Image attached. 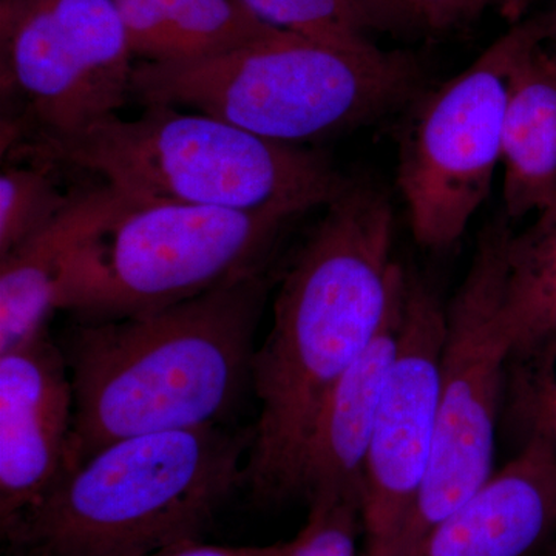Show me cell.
<instances>
[{"label":"cell","mask_w":556,"mask_h":556,"mask_svg":"<svg viewBox=\"0 0 556 556\" xmlns=\"http://www.w3.org/2000/svg\"><path fill=\"white\" fill-rule=\"evenodd\" d=\"M325 208L285 273L273 325L252 357L260 412L244 482L265 503L300 495L325 401L379 334L407 285L393 258V208L382 190L351 181Z\"/></svg>","instance_id":"obj_1"},{"label":"cell","mask_w":556,"mask_h":556,"mask_svg":"<svg viewBox=\"0 0 556 556\" xmlns=\"http://www.w3.org/2000/svg\"><path fill=\"white\" fill-rule=\"evenodd\" d=\"M266 270L137 316L78 321L64 348L68 471L123 439L218 426L251 387Z\"/></svg>","instance_id":"obj_2"},{"label":"cell","mask_w":556,"mask_h":556,"mask_svg":"<svg viewBox=\"0 0 556 556\" xmlns=\"http://www.w3.org/2000/svg\"><path fill=\"white\" fill-rule=\"evenodd\" d=\"M252 431L207 426L113 442L2 532L10 556H146L200 540L244 482Z\"/></svg>","instance_id":"obj_3"},{"label":"cell","mask_w":556,"mask_h":556,"mask_svg":"<svg viewBox=\"0 0 556 556\" xmlns=\"http://www.w3.org/2000/svg\"><path fill=\"white\" fill-rule=\"evenodd\" d=\"M9 156L91 172L139 203L303 215L350 186L331 161L233 124L172 105H146L135 119L109 116L64 137L36 138Z\"/></svg>","instance_id":"obj_4"},{"label":"cell","mask_w":556,"mask_h":556,"mask_svg":"<svg viewBox=\"0 0 556 556\" xmlns=\"http://www.w3.org/2000/svg\"><path fill=\"white\" fill-rule=\"evenodd\" d=\"M415 56L353 51L274 31L190 64L135 65L131 97L206 113L270 141L302 146L368 126L422 93Z\"/></svg>","instance_id":"obj_5"},{"label":"cell","mask_w":556,"mask_h":556,"mask_svg":"<svg viewBox=\"0 0 556 556\" xmlns=\"http://www.w3.org/2000/svg\"><path fill=\"white\" fill-rule=\"evenodd\" d=\"M298 217L289 208L244 212L119 195L70 252L54 308L101 321L199 298L266 270L281 232Z\"/></svg>","instance_id":"obj_6"},{"label":"cell","mask_w":556,"mask_h":556,"mask_svg":"<svg viewBox=\"0 0 556 556\" xmlns=\"http://www.w3.org/2000/svg\"><path fill=\"white\" fill-rule=\"evenodd\" d=\"M506 215L479 233L463 285L445 306L437 430L422 492L394 556H408L424 536L493 477L510 345L501 324Z\"/></svg>","instance_id":"obj_7"},{"label":"cell","mask_w":556,"mask_h":556,"mask_svg":"<svg viewBox=\"0 0 556 556\" xmlns=\"http://www.w3.org/2000/svg\"><path fill=\"white\" fill-rule=\"evenodd\" d=\"M134 58L113 0H0L2 156L118 115Z\"/></svg>","instance_id":"obj_8"},{"label":"cell","mask_w":556,"mask_h":556,"mask_svg":"<svg viewBox=\"0 0 556 556\" xmlns=\"http://www.w3.org/2000/svg\"><path fill=\"white\" fill-rule=\"evenodd\" d=\"M533 42H541L535 20L519 21L459 75L413 101L397 188L420 247H453L489 199L503 163L511 68Z\"/></svg>","instance_id":"obj_9"},{"label":"cell","mask_w":556,"mask_h":556,"mask_svg":"<svg viewBox=\"0 0 556 556\" xmlns=\"http://www.w3.org/2000/svg\"><path fill=\"white\" fill-rule=\"evenodd\" d=\"M445 306L408 276L396 358L388 375L364 473L362 556H394L417 503L437 430Z\"/></svg>","instance_id":"obj_10"},{"label":"cell","mask_w":556,"mask_h":556,"mask_svg":"<svg viewBox=\"0 0 556 556\" xmlns=\"http://www.w3.org/2000/svg\"><path fill=\"white\" fill-rule=\"evenodd\" d=\"M72 376L46 331L0 353V530L68 473Z\"/></svg>","instance_id":"obj_11"},{"label":"cell","mask_w":556,"mask_h":556,"mask_svg":"<svg viewBox=\"0 0 556 556\" xmlns=\"http://www.w3.org/2000/svg\"><path fill=\"white\" fill-rule=\"evenodd\" d=\"M556 533V452L532 439L408 556H532Z\"/></svg>","instance_id":"obj_12"},{"label":"cell","mask_w":556,"mask_h":556,"mask_svg":"<svg viewBox=\"0 0 556 556\" xmlns=\"http://www.w3.org/2000/svg\"><path fill=\"white\" fill-rule=\"evenodd\" d=\"M407 288V285H405ZM404 298L379 334L340 378L314 427L300 478V496L361 492L372 431L391 365L396 358Z\"/></svg>","instance_id":"obj_13"},{"label":"cell","mask_w":556,"mask_h":556,"mask_svg":"<svg viewBox=\"0 0 556 556\" xmlns=\"http://www.w3.org/2000/svg\"><path fill=\"white\" fill-rule=\"evenodd\" d=\"M501 166L508 222L556 211V53L544 43L511 68Z\"/></svg>","instance_id":"obj_14"},{"label":"cell","mask_w":556,"mask_h":556,"mask_svg":"<svg viewBox=\"0 0 556 556\" xmlns=\"http://www.w3.org/2000/svg\"><path fill=\"white\" fill-rule=\"evenodd\" d=\"M118 200L109 186L79 193L60 217L0 257V353L49 331L65 260Z\"/></svg>","instance_id":"obj_15"},{"label":"cell","mask_w":556,"mask_h":556,"mask_svg":"<svg viewBox=\"0 0 556 556\" xmlns=\"http://www.w3.org/2000/svg\"><path fill=\"white\" fill-rule=\"evenodd\" d=\"M134 56L190 64L222 56L276 31L239 0H113Z\"/></svg>","instance_id":"obj_16"},{"label":"cell","mask_w":556,"mask_h":556,"mask_svg":"<svg viewBox=\"0 0 556 556\" xmlns=\"http://www.w3.org/2000/svg\"><path fill=\"white\" fill-rule=\"evenodd\" d=\"M501 324L510 354L556 334V211L508 239Z\"/></svg>","instance_id":"obj_17"},{"label":"cell","mask_w":556,"mask_h":556,"mask_svg":"<svg viewBox=\"0 0 556 556\" xmlns=\"http://www.w3.org/2000/svg\"><path fill=\"white\" fill-rule=\"evenodd\" d=\"M503 420L519 444L540 439L556 452V334L508 357Z\"/></svg>","instance_id":"obj_18"},{"label":"cell","mask_w":556,"mask_h":556,"mask_svg":"<svg viewBox=\"0 0 556 556\" xmlns=\"http://www.w3.org/2000/svg\"><path fill=\"white\" fill-rule=\"evenodd\" d=\"M263 24L339 49H378L369 31L379 30L362 0H239Z\"/></svg>","instance_id":"obj_19"},{"label":"cell","mask_w":556,"mask_h":556,"mask_svg":"<svg viewBox=\"0 0 556 556\" xmlns=\"http://www.w3.org/2000/svg\"><path fill=\"white\" fill-rule=\"evenodd\" d=\"M40 164L9 166L0 175V257L49 226L72 203Z\"/></svg>","instance_id":"obj_20"},{"label":"cell","mask_w":556,"mask_h":556,"mask_svg":"<svg viewBox=\"0 0 556 556\" xmlns=\"http://www.w3.org/2000/svg\"><path fill=\"white\" fill-rule=\"evenodd\" d=\"M308 504L305 526L281 556H358L364 540L362 493H318Z\"/></svg>","instance_id":"obj_21"},{"label":"cell","mask_w":556,"mask_h":556,"mask_svg":"<svg viewBox=\"0 0 556 556\" xmlns=\"http://www.w3.org/2000/svg\"><path fill=\"white\" fill-rule=\"evenodd\" d=\"M408 25L442 31L475 20L490 0H394Z\"/></svg>","instance_id":"obj_22"},{"label":"cell","mask_w":556,"mask_h":556,"mask_svg":"<svg viewBox=\"0 0 556 556\" xmlns=\"http://www.w3.org/2000/svg\"><path fill=\"white\" fill-rule=\"evenodd\" d=\"M287 543L268 546H218L200 540L185 541L146 556H281Z\"/></svg>","instance_id":"obj_23"},{"label":"cell","mask_w":556,"mask_h":556,"mask_svg":"<svg viewBox=\"0 0 556 556\" xmlns=\"http://www.w3.org/2000/svg\"><path fill=\"white\" fill-rule=\"evenodd\" d=\"M379 30H397L408 27V22L394 0H362Z\"/></svg>","instance_id":"obj_24"},{"label":"cell","mask_w":556,"mask_h":556,"mask_svg":"<svg viewBox=\"0 0 556 556\" xmlns=\"http://www.w3.org/2000/svg\"><path fill=\"white\" fill-rule=\"evenodd\" d=\"M535 0H490V7H495L501 16L506 17L511 25L526 20L527 10Z\"/></svg>","instance_id":"obj_25"},{"label":"cell","mask_w":556,"mask_h":556,"mask_svg":"<svg viewBox=\"0 0 556 556\" xmlns=\"http://www.w3.org/2000/svg\"><path fill=\"white\" fill-rule=\"evenodd\" d=\"M533 20H535L538 31H540L541 42L546 47H556V2Z\"/></svg>","instance_id":"obj_26"},{"label":"cell","mask_w":556,"mask_h":556,"mask_svg":"<svg viewBox=\"0 0 556 556\" xmlns=\"http://www.w3.org/2000/svg\"><path fill=\"white\" fill-rule=\"evenodd\" d=\"M554 556H556V554Z\"/></svg>","instance_id":"obj_27"}]
</instances>
